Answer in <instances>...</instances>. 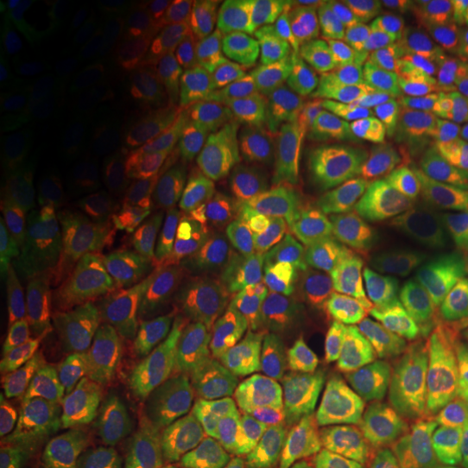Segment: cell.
<instances>
[{
  "instance_id": "obj_1",
  "label": "cell",
  "mask_w": 468,
  "mask_h": 468,
  "mask_svg": "<svg viewBox=\"0 0 468 468\" xmlns=\"http://www.w3.org/2000/svg\"><path fill=\"white\" fill-rule=\"evenodd\" d=\"M453 269L438 262L376 273L325 303L306 330L308 367L330 378L406 335L436 306Z\"/></svg>"
},
{
  "instance_id": "obj_2",
  "label": "cell",
  "mask_w": 468,
  "mask_h": 468,
  "mask_svg": "<svg viewBox=\"0 0 468 468\" xmlns=\"http://www.w3.org/2000/svg\"><path fill=\"white\" fill-rule=\"evenodd\" d=\"M303 295L291 280L259 267L230 295L224 343V386L239 395L284 382L300 371Z\"/></svg>"
},
{
  "instance_id": "obj_3",
  "label": "cell",
  "mask_w": 468,
  "mask_h": 468,
  "mask_svg": "<svg viewBox=\"0 0 468 468\" xmlns=\"http://www.w3.org/2000/svg\"><path fill=\"white\" fill-rule=\"evenodd\" d=\"M321 237L338 259L365 271L388 273L419 262L417 232L397 197L390 167L349 165L327 180Z\"/></svg>"
},
{
  "instance_id": "obj_4",
  "label": "cell",
  "mask_w": 468,
  "mask_h": 468,
  "mask_svg": "<svg viewBox=\"0 0 468 468\" xmlns=\"http://www.w3.org/2000/svg\"><path fill=\"white\" fill-rule=\"evenodd\" d=\"M85 343V321L74 313L5 341L3 412L9 436L39 423L69 399Z\"/></svg>"
},
{
  "instance_id": "obj_5",
  "label": "cell",
  "mask_w": 468,
  "mask_h": 468,
  "mask_svg": "<svg viewBox=\"0 0 468 468\" xmlns=\"http://www.w3.org/2000/svg\"><path fill=\"white\" fill-rule=\"evenodd\" d=\"M230 295L185 286L154 335L150 376L169 403L193 397L224 354Z\"/></svg>"
},
{
  "instance_id": "obj_6",
  "label": "cell",
  "mask_w": 468,
  "mask_h": 468,
  "mask_svg": "<svg viewBox=\"0 0 468 468\" xmlns=\"http://www.w3.org/2000/svg\"><path fill=\"white\" fill-rule=\"evenodd\" d=\"M466 87V57L406 69L379 102L371 131L351 165H393L397 154L412 139L436 133L444 113Z\"/></svg>"
},
{
  "instance_id": "obj_7",
  "label": "cell",
  "mask_w": 468,
  "mask_h": 468,
  "mask_svg": "<svg viewBox=\"0 0 468 468\" xmlns=\"http://www.w3.org/2000/svg\"><path fill=\"white\" fill-rule=\"evenodd\" d=\"M427 379L345 382L324 378L314 401V430L325 449H358L395 436Z\"/></svg>"
},
{
  "instance_id": "obj_8",
  "label": "cell",
  "mask_w": 468,
  "mask_h": 468,
  "mask_svg": "<svg viewBox=\"0 0 468 468\" xmlns=\"http://www.w3.org/2000/svg\"><path fill=\"white\" fill-rule=\"evenodd\" d=\"M382 98L378 91L303 96L284 126L291 161L314 180L335 178L358 154Z\"/></svg>"
},
{
  "instance_id": "obj_9",
  "label": "cell",
  "mask_w": 468,
  "mask_h": 468,
  "mask_svg": "<svg viewBox=\"0 0 468 468\" xmlns=\"http://www.w3.org/2000/svg\"><path fill=\"white\" fill-rule=\"evenodd\" d=\"M399 68L386 55L367 20V3L336 5L313 42V66L303 96L388 93Z\"/></svg>"
},
{
  "instance_id": "obj_10",
  "label": "cell",
  "mask_w": 468,
  "mask_h": 468,
  "mask_svg": "<svg viewBox=\"0 0 468 468\" xmlns=\"http://www.w3.org/2000/svg\"><path fill=\"white\" fill-rule=\"evenodd\" d=\"M289 234L269 202L256 204L221 224L186 237L183 251L185 286L232 295L248 262L282 250Z\"/></svg>"
},
{
  "instance_id": "obj_11",
  "label": "cell",
  "mask_w": 468,
  "mask_h": 468,
  "mask_svg": "<svg viewBox=\"0 0 468 468\" xmlns=\"http://www.w3.org/2000/svg\"><path fill=\"white\" fill-rule=\"evenodd\" d=\"M324 376L302 367L259 395L251 442L265 468H324L327 449L314 430V401Z\"/></svg>"
},
{
  "instance_id": "obj_12",
  "label": "cell",
  "mask_w": 468,
  "mask_h": 468,
  "mask_svg": "<svg viewBox=\"0 0 468 468\" xmlns=\"http://www.w3.org/2000/svg\"><path fill=\"white\" fill-rule=\"evenodd\" d=\"M390 178L417 232L420 261L449 259V215L458 172L444 159L436 133L412 139L390 165Z\"/></svg>"
},
{
  "instance_id": "obj_13",
  "label": "cell",
  "mask_w": 468,
  "mask_h": 468,
  "mask_svg": "<svg viewBox=\"0 0 468 468\" xmlns=\"http://www.w3.org/2000/svg\"><path fill=\"white\" fill-rule=\"evenodd\" d=\"M468 306V280L453 271L441 300L406 335L386 345L347 371L336 373L345 382H395V379H430L438 362L447 356L455 327Z\"/></svg>"
},
{
  "instance_id": "obj_14",
  "label": "cell",
  "mask_w": 468,
  "mask_h": 468,
  "mask_svg": "<svg viewBox=\"0 0 468 468\" xmlns=\"http://www.w3.org/2000/svg\"><path fill=\"white\" fill-rule=\"evenodd\" d=\"M251 425L245 397L221 386L186 410L176 425L169 468H251Z\"/></svg>"
},
{
  "instance_id": "obj_15",
  "label": "cell",
  "mask_w": 468,
  "mask_h": 468,
  "mask_svg": "<svg viewBox=\"0 0 468 468\" xmlns=\"http://www.w3.org/2000/svg\"><path fill=\"white\" fill-rule=\"evenodd\" d=\"M271 167L265 150L239 152L221 161L183 193L172 215V232L191 237L267 202Z\"/></svg>"
},
{
  "instance_id": "obj_16",
  "label": "cell",
  "mask_w": 468,
  "mask_h": 468,
  "mask_svg": "<svg viewBox=\"0 0 468 468\" xmlns=\"http://www.w3.org/2000/svg\"><path fill=\"white\" fill-rule=\"evenodd\" d=\"M314 39H265L259 57V102L254 124L239 152L265 148L269 139L284 131L286 122L302 102L313 66Z\"/></svg>"
},
{
  "instance_id": "obj_17",
  "label": "cell",
  "mask_w": 468,
  "mask_h": 468,
  "mask_svg": "<svg viewBox=\"0 0 468 468\" xmlns=\"http://www.w3.org/2000/svg\"><path fill=\"white\" fill-rule=\"evenodd\" d=\"M85 7H90L87 0H55L37 25L20 31L22 42L31 52L39 72L48 76L69 107L80 115L98 109L111 93L120 91L115 76H93L63 48L61 31Z\"/></svg>"
},
{
  "instance_id": "obj_18",
  "label": "cell",
  "mask_w": 468,
  "mask_h": 468,
  "mask_svg": "<svg viewBox=\"0 0 468 468\" xmlns=\"http://www.w3.org/2000/svg\"><path fill=\"white\" fill-rule=\"evenodd\" d=\"M159 230H145L98 251L90 259L68 262L58 273L72 306L124 297L148 280L159 256Z\"/></svg>"
},
{
  "instance_id": "obj_19",
  "label": "cell",
  "mask_w": 468,
  "mask_h": 468,
  "mask_svg": "<svg viewBox=\"0 0 468 468\" xmlns=\"http://www.w3.org/2000/svg\"><path fill=\"white\" fill-rule=\"evenodd\" d=\"M79 207L55 218L5 228L0 237V278L5 286L46 282L68 267Z\"/></svg>"
},
{
  "instance_id": "obj_20",
  "label": "cell",
  "mask_w": 468,
  "mask_h": 468,
  "mask_svg": "<svg viewBox=\"0 0 468 468\" xmlns=\"http://www.w3.org/2000/svg\"><path fill=\"white\" fill-rule=\"evenodd\" d=\"M165 215L142 196L137 185H113L80 202L74 219L69 262L90 259L111 245L145 230H163Z\"/></svg>"
},
{
  "instance_id": "obj_21",
  "label": "cell",
  "mask_w": 468,
  "mask_h": 468,
  "mask_svg": "<svg viewBox=\"0 0 468 468\" xmlns=\"http://www.w3.org/2000/svg\"><path fill=\"white\" fill-rule=\"evenodd\" d=\"M3 115L0 126L7 128L16 144H31V152L48 145V134L57 124V107L46 90L31 52L22 35H9L3 63Z\"/></svg>"
},
{
  "instance_id": "obj_22",
  "label": "cell",
  "mask_w": 468,
  "mask_h": 468,
  "mask_svg": "<svg viewBox=\"0 0 468 468\" xmlns=\"http://www.w3.org/2000/svg\"><path fill=\"white\" fill-rule=\"evenodd\" d=\"M91 412V388L11 436L7 468H85L83 447Z\"/></svg>"
},
{
  "instance_id": "obj_23",
  "label": "cell",
  "mask_w": 468,
  "mask_h": 468,
  "mask_svg": "<svg viewBox=\"0 0 468 468\" xmlns=\"http://www.w3.org/2000/svg\"><path fill=\"white\" fill-rule=\"evenodd\" d=\"M124 14L120 37L122 68L113 74L120 91L154 72L172 48L180 28L183 7L176 0H137L120 9Z\"/></svg>"
},
{
  "instance_id": "obj_24",
  "label": "cell",
  "mask_w": 468,
  "mask_h": 468,
  "mask_svg": "<svg viewBox=\"0 0 468 468\" xmlns=\"http://www.w3.org/2000/svg\"><path fill=\"white\" fill-rule=\"evenodd\" d=\"M251 52L245 50L243 37L237 28H228L224 42L207 66L185 85L180 101L156 128V139H172L191 126H200L207 117L226 101L248 68Z\"/></svg>"
},
{
  "instance_id": "obj_25",
  "label": "cell",
  "mask_w": 468,
  "mask_h": 468,
  "mask_svg": "<svg viewBox=\"0 0 468 468\" xmlns=\"http://www.w3.org/2000/svg\"><path fill=\"white\" fill-rule=\"evenodd\" d=\"M466 434L462 406L436 410L406 431L390 468H462Z\"/></svg>"
},
{
  "instance_id": "obj_26",
  "label": "cell",
  "mask_w": 468,
  "mask_h": 468,
  "mask_svg": "<svg viewBox=\"0 0 468 468\" xmlns=\"http://www.w3.org/2000/svg\"><path fill=\"white\" fill-rule=\"evenodd\" d=\"M33 172L44 189L85 193L109 185L128 172V163L109 150L52 148V144L31 152Z\"/></svg>"
},
{
  "instance_id": "obj_27",
  "label": "cell",
  "mask_w": 468,
  "mask_h": 468,
  "mask_svg": "<svg viewBox=\"0 0 468 468\" xmlns=\"http://www.w3.org/2000/svg\"><path fill=\"white\" fill-rule=\"evenodd\" d=\"M468 58V0H436L397 58L401 72L430 61Z\"/></svg>"
},
{
  "instance_id": "obj_28",
  "label": "cell",
  "mask_w": 468,
  "mask_h": 468,
  "mask_svg": "<svg viewBox=\"0 0 468 468\" xmlns=\"http://www.w3.org/2000/svg\"><path fill=\"white\" fill-rule=\"evenodd\" d=\"M74 207L79 204L35 189L28 180L25 161H22L20 145L16 144L7 128L0 126V215H3V224L14 228L35 219L55 218Z\"/></svg>"
},
{
  "instance_id": "obj_29",
  "label": "cell",
  "mask_w": 468,
  "mask_h": 468,
  "mask_svg": "<svg viewBox=\"0 0 468 468\" xmlns=\"http://www.w3.org/2000/svg\"><path fill=\"white\" fill-rule=\"evenodd\" d=\"M256 102H259V57L256 52H251L248 68L239 83L234 85V90L191 134L202 156L241 148L245 134L254 124Z\"/></svg>"
},
{
  "instance_id": "obj_30",
  "label": "cell",
  "mask_w": 468,
  "mask_h": 468,
  "mask_svg": "<svg viewBox=\"0 0 468 468\" xmlns=\"http://www.w3.org/2000/svg\"><path fill=\"white\" fill-rule=\"evenodd\" d=\"M202 152L193 137L163 144L144 152L134 165V185L159 213L167 215L169 207L183 197V189L196 172ZM178 204V202H176Z\"/></svg>"
},
{
  "instance_id": "obj_31",
  "label": "cell",
  "mask_w": 468,
  "mask_h": 468,
  "mask_svg": "<svg viewBox=\"0 0 468 468\" xmlns=\"http://www.w3.org/2000/svg\"><path fill=\"white\" fill-rule=\"evenodd\" d=\"M335 9V3L319 0H251L239 14L265 39H314Z\"/></svg>"
},
{
  "instance_id": "obj_32",
  "label": "cell",
  "mask_w": 468,
  "mask_h": 468,
  "mask_svg": "<svg viewBox=\"0 0 468 468\" xmlns=\"http://www.w3.org/2000/svg\"><path fill=\"white\" fill-rule=\"evenodd\" d=\"M430 9L425 0H384L367 3V20L379 46L395 61L406 48L410 37L417 31L420 17ZM401 72V69H399ZM403 74V72H401Z\"/></svg>"
},
{
  "instance_id": "obj_33",
  "label": "cell",
  "mask_w": 468,
  "mask_h": 468,
  "mask_svg": "<svg viewBox=\"0 0 468 468\" xmlns=\"http://www.w3.org/2000/svg\"><path fill=\"white\" fill-rule=\"evenodd\" d=\"M224 14L221 11H210L193 25L189 33L185 35L183 44L176 52L172 74H169V90L176 91L189 83L200 69L207 66V61L219 48L221 33H224Z\"/></svg>"
},
{
  "instance_id": "obj_34",
  "label": "cell",
  "mask_w": 468,
  "mask_h": 468,
  "mask_svg": "<svg viewBox=\"0 0 468 468\" xmlns=\"http://www.w3.org/2000/svg\"><path fill=\"white\" fill-rule=\"evenodd\" d=\"M431 397H434V390H427L425 395H419L417 406H412V410H410L408 419L403 420L401 430L397 431L395 436L386 438V441L378 444H368V447L335 452L325 460L324 468H390L406 431L410 427H414L423 419L430 417L427 412H430L431 406H436V399H431Z\"/></svg>"
},
{
  "instance_id": "obj_35",
  "label": "cell",
  "mask_w": 468,
  "mask_h": 468,
  "mask_svg": "<svg viewBox=\"0 0 468 468\" xmlns=\"http://www.w3.org/2000/svg\"><path fill=\"white\" fill-rule=\"evenodd\" d=\"M93 468H159V460L142 427H124L102 442Z\"/></svg>"
},
{
  "instance_id": "obj_36",
  "label": "cell",
  "mask_w": 468,
  "mask_h": 468,
  "mask_svg": "<svg viewBox=\"0 0 468 468\" xmlns=\"http://www.w3.org/2000/svg\"><path fill=\"white\" fill-rule=\"evenodd\" d=\"M436 142L455 172L468 176V87L436 128Z\"/></svg>"
},
{
  "instance_id": "obj_37",
  "label": "cell",
  "mask_w": 468,
  "mask_h": 468,
  "mask_svg": "<svg viewBox=\"0 0 468 468\" xmlns=\"http://www.w3.org/2000/svg\"><path fill=\"white\" fill-rule=\"evenodd\" d=\"M449 269H468V176H462L452 196L449 215Z\"/></svg>"
},
{
  "instance_id": "obj_38",
  "label": "cell",
  "mask_w": 468,
  "mask_h": 468,
  "mask_svg": "<svg viewBox=\"0 0 468 468\" xmlns=\"http://www.w3.org/2000/svg\"><path fill=\"white\" fill-rule=\"evenodd\" d=\"M444 358H447L444 376H447L449 388L458 406H468V306L455 327L453 341Z\"/></svg>"
},
{
  "instance_id": "obj_39",
  "label": "cell",
  "mask_w": 468,
  "mask_h": 468,
  "mask_svg": "<svg viewBox=\"0 0 468 468\" xmlns=\"http://www.w3.org/2000/svg\"><path fill=\"white\" fill-rule=\"evenodd\" d=\"M55 0H17V3H0V27L3 33H20L37 25L48 14Z\"/></svg>"
},
{
  "instance_id": "obj_40",
  "label": "cell",
  "mask_w": 468,
  "mask_h": 468,
  "mask_svg": "<svg viewBox=\"0 0 468 468\" xmlns=\"http://www.w3.org/2000/svg\"><path fill=\"white\" fill-rule=\"evenodd\" d=\"M462 468H468V455H466V460H464V466H462Z\"/></svg>"
},
{
  "instance_id": "obj_41",
  "label": "cell",
  "mask_w": 468,
  "mask_h": 468,
  "mask_svg": "<svg viewBox=\"0 0 468 468\" xmlns=\"http://www.w3.org/2000/svg\"><path fill=\"white\" fill-rule=\"evenodd\" d=\"M464 273H466V280H468V269H466V271H464Z\"/></svg>"
}]
</instances>
